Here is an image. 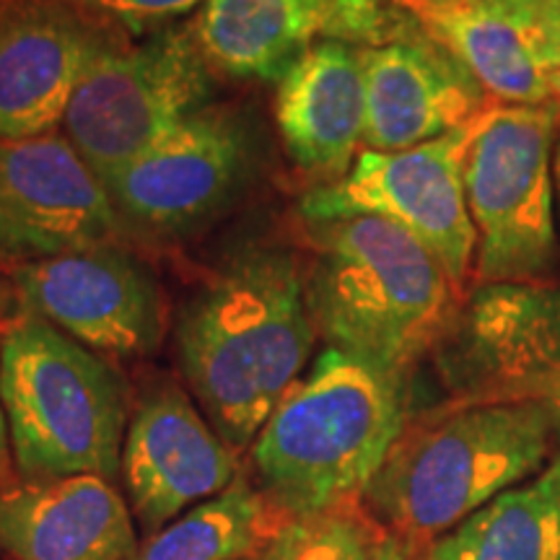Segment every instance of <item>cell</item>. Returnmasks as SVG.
<instances>
[{
    "label": "cell",
    "instance_id": "12",
    "mask_svg": "<svg viewBox=\"0 0 560 560\" xmlns=\"http://www.w3.org/2000/svg\"><path fill=\"white\" fill-rule=\"evenodd\" d=\"M249 161L242 115L210 104L102 182L120 219L174 234L208 219L240 190Z\"/></svg>",
    "mask_w": 560,
    "mask_h": 560
},
{
    "label": "cell",
    "instance_id": "9",
    "mask_svg": "<svg viewBox=\"0 0 560 560\" xmlns=\"http://www.w3.org/2000/svg\"><path fill=\"white\" fill-rule=\"evenodd\" d=\"M21 314L50 322L100 353L149 355L166 330V304L145 265L102 244L11 270Z\"/></svg>",
    "mask_w": 560,
    "mask_h": 560
},
{
    "label": "cell",
    "instance_id": "28",
    "mask_svg": "<svg viewBox=\"0 0 560 560\" xmlns=\"http://www.w3.org/2000/svg\"><path fill=\"white\" fill-rule=\"evenodd\" d=\"M66 3H73V5H81V9H91V11H102V13H115L117 5L122 3V0H66Z\"/></svg>",
    "mask_w": 560,
    "mask_h": 560
},
{
    "label": "cell",
    "instance_id": "18",
    "mask_svg": "<svg viewBox=\"0 0 560 560\" xmlns=\"http://www.w3.org/2000/svg\"><path fill=\"white\" fill-rule=\"evenodd\" d=\"M369 0H208L190 32L215 73L280 81L317 37L371 24Z\"/></svg>",
    "mask_w": 560,
    "mask_h": 560
},
{
    "label": "cell",
    "instance_id": "29",
    "mask_svg": "<svg viewBox=\"0 0 560 560\" xmlns=\"http://www.w3.org/2000/svg\"><path fill=\"white\" fill-rule=\"evenodd\" d=\"M278 556H280V548H278V537H276V542L268 545L262 552H257V556L244 558V560H278Z\"/></svg>",
    "mask_w": 560,
    "mask_h": 560
},
{
    "label": "cell",
    "instance_id": "16",
    "mask_svg": "<svg viewBox=\"0 0 560 560\" xmlns=\"http://www.w3.org/2000/svg\"><path fill=\"white\" fill-rule=\"evenodd\" d=\"M0 548L13 560H132L138 535L107 478H9L0 482Z\"/></svg>",
    "mask_w": 560,
    "mask_h": 560
},
{
    "label": "cell",
    "instance_id": "15",
    "mask_svg": "<svg viewBox=\"0 0 560 560\" xmlns=\"http://www.w3.org/2000/svg\"><path fill=\"white\" fill-rule=\"evenodd\" d=\"M552 0H400L431 45L459 62L499 104H550Z\"/></svg>",
    "mask_w": 560,
    "mask_h": 560
},
{
    "label": "cell",
    "instance_id": "1",
    "mask_svg": "<svg viewBox=\"0 0 560 560\" xmlns=\"http://www.w3.org/2000/svg\"><path fill=\"white\" fill-rule=\"evenodd\" d=\"M317 340L306 270L285 249L231 260L182 312L185 380L215 433L242 450L299 382Z\"/></svg>",
    "mask_w": 560,
    "mask_h": 560
},
{
    "label": "cell",
    "instance_id": "3",
    "mask_svg": "<svg viewBox=\"0 0 560 560\" xmlns=\"http://www.w3.org/2000/svg\"><path fill=\"white\" fill-rule=\"evenodd\" d=\"M405 431L400 380L327 348L252 446L262 493L289 520L353 506Z\"/></svg>",
    "mask_w": 560,
    "mask_h": 560
},
{
    "label": "cell",
    "instance_id": "4",
    "mask_svg": "<svg viewBox=\"0 0 560 560\" xmlns=\"http://www.w3.org/2000/svg\"><path fill=\"white\" fill-rule=\"evenodd\" d=\"M552 425L540 405L472 400L405 429L366 488L405 540H439L542 467Z\"/></svg>",
    "mask_w": 560,
    "mask_h": 560
},
{
    "label": "cell",
    "instance_id": "21",
    "mask_svg": "<svg viewBox=\"0 0 560 560\" xmlns=\"http://www.w3.org/2000/svg\"><path fill=\"white\" fill-rule=\"evenodd\" d=\"M289 522V516L240 472L219 495L153 532L138 545L132 560H244L276 542Z\"/></svg>",
    "mask_w": 560,
    "mask_h": 560
},
{
    "label": "cell",
    "instance_id": "13",
    "mask_svg": "<svg viewBox=\"0 0 560 560\" xmlns=\"http://www.w3.org/2000/svg\"><path fill=\"white\" fill-rule=\"evenodd\" d=\"M132 516L159 532L192 503L226 490L240 475L234 450L177 384H156L132 412L122 446Z\"/></svg>",
    "mask_w": 560,
    "mask_h": 560
},
{
    "label": "cell",
    "instance_id": "27",
    "mask_svg": "<svg viewBox=\"0 0 560 560\" xmlns=\"http://www.w3.org/2000/svg\"><path fill=\"white\" fill-rule=\"evenodd\" d=\"M374 560H410V556L397 537H384L380 548H376Z\"/></svg>",
    "mask_w": 560,
    "mask_h": 560
},
{
    "label": "cell",
    "instance_id": "6",
    "mask_svg": "<svg viewBox=\"0 0 560 560\" xmlns=\"http://www.w3.org/2000/svg\"><path fill=\"white\" fill-rule=\"evenodd\" d=\"M556 140L550 104L488 102L470 122L465 195L478 283L537 285L556 270Z\"/></svg>",
    "mask_w": 560,
    "mask_h": 560
},
{
    "label": "cell",
    "instance_id": "22",
    "mask_svg": "<svg viewBox=\"0 0 560 560\" xmlns=\"http://www.w3.org/2000/svg\"><path fill=\"white\" fill-rule=\"evenodd\" d=\"M384 537L353 506L291 520L278 535V560H374Z\"/></svg>",
    "mask_w": 560,
    "mask_h": 560
},
{
    "label": "cell",
    "instance_id": "25",
    "mask_svg": "<svg viewBox=\"0 0 560 560\" xmlns=\"http://www.w3.org/2000/svg\"><path fill=\"white\" fill-rule=\"evenodd\" d=\"M11 439H9V423H5V410H3V400H0V482L9 480L11 472Z\"/></svg>",
    "mask_w": 560,
    "mask_h": 560
},
{
    "label": "cell",
    "instance_id": "23",
    "mask_svg": "<svg viewBox=\"0 0 560 560\" xmlns=\"http://www.w3.org/2000/svg\"><path fill=\"white\" fill-rule=\"evenodd\" d=\"M206 3L208 0H122L112 16L128 26V30L138 32L151 24H159V21L190 13L192 9H200Z\"/></svg>",
    "mask_w": 560,
    "mask_h": 560
},
{
    "label": "cell",
    "instance_id": "19",
    "mask_svg": "<svg viewBox=\"0 0 560 560\" xmlns=\"http://www.w3.org/2000/svg\"><path fill=\"white\" fill-rule=\"evenodd\" d=\"M276 120L285 151L304 172L342 179L366 136L363 55L319 39L278 81Z\"/></svg>",
    "mask_w": 560,
    "mask_h": 560
},
{
    "label": "cell",
    "instance_id": "30",
    "mask_svg": "<svg viewBox=\"0 0 560 560\" xmlns=\"http://www.w3.org/2000/svg\"><path fill=\"white\" fill-rule=\"evenodd\" d=\"M556 198H558V221H560V153L556 151Z\"/></svg>",
    "mask_w": 560,
    "mask_h": 560
},
{
    "label": "cell",
    "instance_id": "7",
    "mask_svg": "<svg viewBox=\"0 0 560 560\" xmlns=\"http://www.w3.org/2000/svg\"><path fill=\"white\" fill-rule=\"evenodd\" d=\"M213 73L190 26L115 42L81 75L66 138L104 179L210 107Z\"/></svg>",
    "mask_w": 560,
    "mask_h": 560
},
{
    "label": "cell",
    "instance_id": "20",
    "mask_svg": "<svg viewBox=\"0 0 560 560\" xmlns=\"http://www.w3.org/2000/svg\"><path fill=\"white\" fill-rule=\"evenodd\" d=\"M423 560H560V454L433 540Z\"/></svg>",
    "mask_w": 560,
    "mask_h": 560
},
{
    "label": "cell",
    "instance_id": "17",
    "mask_svg": "<svg viewBox=\"0 0 560 560\" xmlns=\"http://www.w3.org/2000/svg\"><path fill=\"white\" fill-rule=\"evenodd\" d=\"M363 55L371 151H405L470 125L486 107L482 89L436 45L389 42Z\"/></svg>",
    "mask_w": 560,
    "mask_h": 560
},
{
    "label": "cell",
    "instance_id": "14",
    "mask_svg": "<svg viewBox=\"0 0 560 560\" xmlns=\"http://www.w3.org/2000/svg\"><path fill=\"white\" fill-rule=\"evenodd\" d=\"M459 366L480 400H524L548 412L560 441V289L482 285L457 322Z\"/></svg>",
    "mask_w": 560,
    "mask_h": 560
},
{
    "label": "cell",
    "instance_id": "10",
    "mask_svg": "<svg viewBox=\"0 0 560 560\" xmlns=\"http://www.w3.org/2000/svg\"><path fill=\"white\" fill-rule=\"evenodd\" d=\"M120 213L60 132L0 140V260L30 265L115 244Z\"/></svg>",
    "mask_w": 560,
    "mask_h": 560
},
{
    "label": "cell",
    "instance_id": "8",
    "mask_svg": "<svg viewBox=\"0 0 560 560\" xmlns=\"http://www.w3.org/2000/svg\"><path fill=\"white\" fill-rule=\"evenodd\" d=\"M470 125L405 151L363 149L348 174L301 198L306 221L376 215L408 231L465 293L475 280L478 236L465 195Z\"/></svg>",
    "mask_w": 560,
    "mask_h": 560
},
{
    "label": "cell",
    "instance_id": "26",
    "mask_svg": "<svg viewBox=\"0 0 560 560\" xmlns=\"http://www.w3.org/2000/svg\"><path fill=\"white\" fill-rule=\"evenodd\" d=\"M19 314L16 293H13L11 280L0 278V325H9V322Z\"/></svg>",
    "mask_w": 560,
    "mask_h": 560
},
{
    "label": "cell",
    "instance_id": "11",
    "mask_svg": "<svg viewBox=\"0 0 560 560\" xmlns=\"http://www.w3.org/2000/svg\"><path fill=\"white\" fill-rule=\"evenodd\" d=\"M107 16L66 0H0V140L58 132L86 68L125 39Z\"/></svg>",
    "mask_w": 560,
    "mask_h": 560
},
{
    "label": "cell",
    "instance_id": "24",
    "mask_svg": "<svg viewBox=\"0 0 560 560\" xmlns=\"http://www.w3.org/2000/svg\"><path fill=\"white\" fill-rule=\"evenodd\" d=\"M548 79H550V107L556 112V122H558L556 151L560 153V0H552L548 11Z\"/></svg>",
    "mask_w": 560,
    "mask_h": 560
},
{
    "label": "cell",
    "instance_id": "5",
    "mask_svg": "<svg viewBox=\"0 0 560 560\" xmlns=\"http://www.w3.org/2000/svg\"><path fill=\"white\" fill-rule=\"evenodd\" d=\"M0 400L19 478H117L128 387L91 348L19 312L0 332Z\"/></svg>",
    "mask_w": 560,
    "mask_h": 560
},
{
    "label": "cell",
    "instance_id": "2",
    "mask_svg": "<svg viewBox=\"0 0 560 560\" xmlns=\"http://www.w3.org/2000/svg\"><path fill=\"white\" fill-rule=\"evenodd\" d=\"M306 304L330 348L402 374L457 319L459 291L444 265L397 223L376 215L306 221Z\"/></svg>",
    "mask_w": 560,
    "mask_h": 560
}]
</instances>
